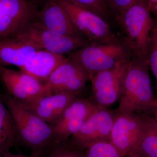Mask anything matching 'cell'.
Segmentation results:
<instances>
[{
	"mask_svg": "<svg viewBox=\"0 0 157 157\" xmlns=\"http://www.w3.org/2000/svg\"><path fill=\"white\" fill-rule=\"evenodd\" d=\"M149 68L148 64L141 60L134 57L130 59L123 81L118 111L154 114L157 98L153 91Z\"/></svg>",
	"mask_w": 157,
	"mask_h": 157,
	"instance_id": "cell-1",
	"label": "cell"
},
{
	"mask_svg": "<svg viewBox=\"0 0 157 157\" xmlns=\"http://www.w3.org/2000/svg\"><path fill=\"white\" fill-rule=\"evenodd\" d=\"M16 127L19 139L30 150L31 156L39 157L56 141L53 125L42 120L30 108L7 94H1Z\"/></svg>",
	"mask_w": 157,
	"mask_h": 157,
	"instance_id": "cell-2",
	"label": "cell"
},
{
	"mask_svg": "<svg viewBox=\"0 0 157 157\" xmlns=\"http://www.w3.org/2000/svg\"><path fill=\"white\" fill-rule=\"evenodd\" d=\"M144 0H138L115 18L125 45L133 57L148 63V48L154 20Z\"/></svg>",
	"mask_w": 157,
	"mask_h": 157,
	"instance_id": "cell-3",
	"label": "cell"
},
{
	"mask_svg": "<svg viewBox=\"0 0 157 157\" xmlns=\"http://www.w3.org/2000/svg\"><path fill=\"white\" fill-rule=\"evenodd\" d=\"M125 45L118 41L92 43L68 54L67 57L81 67L89 79L96 73L111 69L118 62L131 58Z\"/></svg>",
	"mask_w": 157,
	"mask_h": 157,
	"instance_id": "cell-4",
	"label": "cell"
},
{
	"mask_svg": "<svg viewBox=\"0 0 157 157\" xmlns=\"http://www.w3.org/2000/svg\"><path fill=\"white\" fill-rule=\"evenodd\" d=\"M13 36L28 42L40 50L63 55L92 43L83 38L64 36L53 33L36 19L24 26Z\"/></svg>",
	"mask_w": 157,
	"mask_h": 157,
	"instance_id": "cell-5",
	"label": "cell"
},
{
	"mask_svg": "<svg viewBox=\"0 0 157 157\" xmlns=\"http://www.w3.org/2000/svg\"><path fill=\"white\" fill-rule=\"evenodd\" d=\"M52 1L65 9L74 25L90 42L101 43L118 41L108 24L101 16L67 0Z\"/></svg>",
	"mask_w": 157,
	"mask_h": 157,
	"instance_id": "cell-6",
	"label": "cell"
},
{
	"mask_svg": "<svg viewBox=\"0 0 157 157\" xmlns=\"http://www.w3.org/2000/svg\"><path fill=\"white\" fill-rule=\"evenodd\" d=\"M131 58L123 60L111 69L96 73L90 78L91 99L99 107L107 108L119 100L124 76Z\"/></svg>",
	"mask_w": 157,
	"mask_h": 157,
	"instance_id": "cell-7",
	"label": "cell"
},
{
	"mask_svg": "<svg viewBox=\"0 0 157 157\" xmlns=\"http://www.w3.org/2000/svg\"><path fill=\"white\" fill-rule=\"evenodd\" d=\"M142 128L140 114L119 112L116 109L109 140L121 157H127L135 151L142 135Z\"/></svg>",
	"mask_w": 157,
	"mask_h": 157,
	"instance_id": "cell-8",
	"label": "cell"
},
{
	"mask_svg": "<svg viewBox=\"0 0 157 157\" xmlns=\"http://www.w3.org/2000/svg\"><path fill=\"white\" fill-rule=\"evenodd\" d=\"M38 11L30 0H0V40L13 36L36 19Z\"/></svg>",
	"mask_w": 157,
	"mask_h": 157,
	"instance_id": "cell-9",
	"label": "cell"
},
{
	"mask_svg": "<svg viewBox=\"0 0 157 157\" xmlns=\"http://www.w3.org/2000/svg\"><path fill=\"white\" fill-rule=\"evenodd\" d=\"M100 107L92 99L76 97L53 125L56 141L67 140L76 134L88 118Z\"/></svg>",
	"mask_w": 157,
	"mask_h": 157,
	"instance_id": "cell-10",
	"label": "cell"
},
{
	"mask_svg": "<svg viewBox=\"0 0 157 157\" xmlns=\"http://www.w3.org/2000/svg\"><path fill=\"white\" fill-rule=\"evenodd\" d=\"M115 110L100 107L92 114L70 140L78 148L84 150L89 145L99 140L109 139Z\"/></svg>",
	"mask_w": 157,
	"mask_h": 157,
	"instance_id": "cell-11",
	"label": "cell"
},
{
	"mask_svg": "<svg viewBox=\"0 0 157 157\" xmlns=\"http://www.w3.org/2000/svg\"><path fill=\"white\" fill-rule=\"evenodd\" d=\"M88 80L87 73L75 62L67 57L57 67L45 83L50 94L60 92L80 95Z\"/></svg>",
	"mask_w": 157,
	"mask_h": 157,
	"instance_id": "cell-12",
	"label": "cell"
},
{
	"mask_svg": "<svg viewBox=\"0 0 157 157\" xmlns=\"http://www.w3.org/2000/svg\"><path fill=\"white\" fill-rule=\"evenodd\" d=\"M36 20L56 35L86 39L74 25L65 9L52 0L45 1L42 9L38 10Z\"/></svg>",
	"mask_w": 157,
	"mask_h": 157,
	"instance_id": "cell-13",
	"label": "cell"
},
{
	"mask_svg": "<svg viewBox=\"0 0 157 157\" xmlns=\"http://www.w3.org/2000/svg\"><path fill=\"white\" fill-rule=\"evenodd\" d=\"M78 95L60 92L43 96L29 108L47 123L54 125L64 110Z\"/></svg>",
	"mask_w": 157,
	"mask_h": 157,
	"instance_id": "cell-14",
	"label": "cell"
},
{
	"mask_svg": "<svg viewBox=\"0 0 157 157\" xmlns=\"http://www.w3.org/2000/svg\"><path fill=\"white\" fill-rule=\"evenodd\" d=\"M40 50L14 36L0 40V66H16L20 69Z\"/></svg>",
	"mask_w": 157,
	"mask_h": 157,
	"instance_id": "cell-15",
	"label": "cell"
},
{
	"mask_svg": "<svg viewBox=\"0 0 157 157\" xmlns=\"http://www.w3.org/2000/svg\"><path fill=\"white\" fill-rule=\"evenodd\" d=\"M67 59V57L63 55L39 50L19 69L45 83L52 72Z\"/></svg>",
	"mask_w": 157,
	"mask_h": 157,
	"instance_id": "cell-16",
	"label": "cell"
},
{
	"mask_svg": "<svg viewBox=\"0 0 157 157\" xmlns=\"http://www.w3.org/2000/svg\"><path fill=\"white\" fill-rule=\"evenodd\" d=\"M140 115L143 126L142 135L134 153L140 157H157V122L151 116Z\"/></svg>",
	"mask_w": 157,
	"mask_h": 157,
	"instance_id": "cell-17",
	"label": "cell"
},
{
	"mask_svg": "<svg viewBox=\"0 0 157 157\" xmlns=\"http://www.w3.org/2000/svg\"><path fill=\"white\" fill-rule=\"evenodd\" d=\"M17 139V131L9 109L0 94V155L10 152Z\"/></svg>",
	"mask_w": 157,
	"mask_h": 157,
	"instance_id": "cell-18",
	"label": "cell"
},
{
	"mask_svg": "<svg viewBox=\"0 0 157 157\" xmlns=\"http://www.w3.org/2000/svg\"><path fill=\"white\" fill-rule=\"evenodd\" d=\"M39 157H84V151L69 138L63 141H55Z\"/></svg>",
	"mask_w": 157,
	"mask_h": 157,
	"instance_id": "cell-19",
	"label": "cell"
},
{
	"mask_svg": "<svg viewBox=\"0 0 157 157\" xmlns=\"http://www.w3.org/2000/svg\"><path fill=\"white\" fill-rule=\"evenodd\" d=\"M83 151L84 157H121L109 139L94 142Z\"/></svg>",
	"mask_w": 157,
	"mask_h": 157,
	"instance_id": "cell-20",
	"label": "cell"
},
{
	"mask_svg": "<svg viewBox=\"0 0 157 157\" xmlns=\"http://www.w3.org/2000/svg\"><path fill=\"white\" fill-rule=\"evenodd\" d=\"M76 6L92 11L104 18L108 11L107 0H67Z\"/></svg>",
	"mask_w": 157,
	"mask_h": 157,
	"instance_id": "cell-21",
	"label": "cell"
},
{
	"mask_svg": "<svg viewBox=\"0 0 157 157\" xmlns=\"http://www.w3.org/2000/svg\"><path fill=\"white\" fill-rule=\"evenodd\" d=\"M148 56L149 67L155 78L157 91V41L151 35L149 45Z\"/></svg>",
	"mask_w": 157,
	"mask_h": 157,
	"instance_id": "cell-22",
	"label": "cell"
},
{
	"mask_svg": "<svg viewBox=\"0 0 157 157\" xmlns=\"http://www.w3.org/2000/svg\"><path fill=\"white\" fill-rule=\"evenodd\" d=\"M138 0H107V5L114 11L116 15L123 12Z\"/></svg>",
	"mask_w": 157,
	"mask_h": 157,
	"instance_id": "cell-23",
	"label": "cell"
},
{
	"mask_svg": "<svg viewBox=\"0 0 157 157\" xmlns=\"http://www.w3.org/2000/svg\"><path fill=\"white\" fill-rule=\"evenodd\" d=\"M151 13L157 15V0H144Z\"/></svg>",
	"mask_w": 157,
	"mask_h": 157,
	"instance_id": "cell-24",
	"label": "cell"
},
{
	"mask_svg": "<svg viewBox=\"0 0 157 157\" xmlns=\"http://www.w3.org/2000/svg\"><path fill=\"white\" fill-rule=\"evenodd\" d=\"M0 157H32L30 156H27L25 155L21 154H14L11 153V151L7 153L1 155Z\"/></svg>",
	"mask_w": 157,
	"mask_h": 157,
	"instance_id": "cell-25",
	"label": "cell"
},
{
	"mask_svg": "<svg viewBox=\"0 0 157 157\" xmlns=\"http://www.w3.org/2000/svg\"><path fill=\"white\" fill-rule=\"evenodd\" d=\"M151 35L153 36L154 37L157 41V20H154V23L152 29Z\"/></svg>",
	"mask_w": 157,
	"mask_h": 157,
	"instance_id": "cell-26",
	"label": "cell"
},
{
	"mask_svg": "<svg viewBox=\"0 0 157 157\" xmlns=\"http://www.w3.org/2000/svg\"><path fill=\"white\" fill-rule=\"evenodd\" d=\"M154 119L157 123V99L156 101L155 104V110L154 113Z\"/></svg>",
	"mask_w": 157,
	"mask_h": 157,
	"instance_id": "cell-27",
	"label": "cell"
},
{
	"mask_svg": "<svg viewBox=\"0 0 157 157\" xmlns=\"http://www.w3.org/2000/svg\"><path fill=\"white\" fill-rule=\"evenodd\" d=\"M30 1L33 2L35 3V4H36L38 6V4H41V3L43 2H44V3L45 2L46 0H30Z\"/></svg>",
	"mask_w": 157,
	"mask_h": 157,
	"instance_id": "cell-28",
	"label": "cell"
},
{
	"mask_svg": "<svg viewBox=\"0 0 157 157\" xmlns=\"http://www.w3.org/2000/svg\"><path fill=\"white\" fill-rule=\"evenodd\" d=\"M127 157H140L137 154H136V153H133L132 154L129 155Z\"/></svg>",
	"mask_w": 157,
	"mask_h": 157,
	"instance_id": "cell-29",
	"label": "cell"
}]
</instances>
